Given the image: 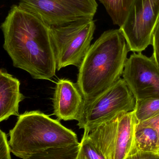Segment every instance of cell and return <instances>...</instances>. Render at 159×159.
I'll list each match as a JSON object with an SVG mask.
<instances>
[{"label": "cell", "instance_id": "obj_2", "mask_svg": "<svg viewBox=\"0 0 159 159\" xmlns=\"http://www.w3.org/2000/svg\"><path fill=\"white\" fill-rule=\"evenodd\" d=\"M129 50L120 29L104 32L91 45L77 82L85 101L99 96L121 78Z\"/></svg>", "mask_w": 159, "mask_h": 159}, {"label": "cell", "instance_id": "obj_7", "mask_svg": "<svg viewBox=\"0 0 159 159\" xmlns=\"http://www.w3.org/2000/svg\"><path fill=\"white\" fill-rule=\"evenodd\" d=\"M18 5L50 27L93 19L98 6L96 0H19Z\"/></svg>", "mask_w": 159, "mask_h": 159}, {"label": "cell", "instance_id": "obj_12", "mask_svg": "<svg viewBox=\"0 0 159 159\" xmlns=\"http://www.w3.org/2000/svg\"><path fill=\"white\" fill-rule=\"evenodd\" d=\"M135 139L138 151L159 155V134L154 127L137 123L135 129Z\"/></svg>", "mask_w": 159, "mask_h": 159}, {"label": "cell", "instance_id": "obj_13", "mask_svg": "<svg viewBox=\"0 0 159 159\" xmlns=\"http://www.w3.org/2000/svg\"><path fill=\"white\" fill-rule=\"evenodd\" d=\"M113 23L121 27L124 24L133 0H99Z\"/></svg>", "mask_w": 159, "mask_h": 159}, {"label": "cell", "instance_id": "obj_4", "mask_svg": "<svg viewBox=\"0 0 159 159\" xmlns=\"http://www.w3.org/2000/svg\"><path fill=\"white\" fill-rule=\"evenodd\" d=\"M95 29L93 19L50 27L57 70L70 65L79 69L91 46Z\"/></svg>", "mask_w": 159, "mask_h": 159}, {"label": "cell", "instance_id": "obj_17", "mask_svg": "<svg viewBox=\"0 0 159 159\" xmlns=\"http://www.w3.org/2000/svg\"><path fill=\"white\" fill-rule=\"evenodd\" d=\"M11 149L5 133L0 130V159H11Z\"/></svg>", "mask_w": 159, "mask_h": 159}, {"label": "cell", "instance_id": "obj_20", "mask_svg": "<svg viewBox=\"0 0 159 159\" xmlns=\"http://www.w3.org/2000/svg\"><path fill=\"white\" fill-rule=\"evenodd\" d=\"M139 123H142V124H145V125H149V126L154 127L157 131L159 137V116L156 117L151 119L146 120V121L140 122Z\"/></svg>", "mask_w": 159, "mask_h": 159}, {"label": "cell", "instance_id": "obj_14", "mask_svg": "<svg viewBox=\"0 0 159 159\" xmlns=\"http://www.w3.org/2000/svg\"><path fill=\"white\" fill-rule=\"evenodd\" d=\"M138 123L159 116V98L136 100L134 110Z\"/></svg>", "mask_w": 159, "mask_h": 159}, {"label": "cell", "instance_id": "obj_6", "mask_svg": "<svg viewBox=\"0 0 159 159\" xmlns=\"http://www.w3.org/2000/svg\"><path fill=\"white\" fill-rule=\"evenodd\" d=\"M136 102L125 80L120 78L99 96L85 101L77 125L90 133L120 113L134 111Z\"/></svg>", "mask_w": 159, "mask_h": 159}, {"label": "cell", "instance_id": "obj_11", "mask_svg": "<svg viewBox=\"0 0 159 159\" xmlns=\"http://www.w3.org/2000/svg\"><path fill=\"white\" fill-rule=\"evenodd\" d=\"M19 80L7 73L0 70V121L7 120L12 116H19L20 102L24 96L20 90Z\"/></svg>", "mask_w": 159, "mask_h": 159}, {"label": "cell", "instance_id": "obj_5", "mask_svg": "<svg viewBox=\"0 0 159 159\" xmlns=\"http://www.w3.org/2000/svg\"><path fill=\"white\" fill-rule=\"evenodd\" d=\"M138 121L134 111L123 112L89 133L105 159H125L138 152L135 132Z\"/></svg>", "mask_w": 159, "mask_h": 159}, {"label": "cell", "instance_id": "obj_8", "mask_svg": "<svg viewBox=\"0 0 159 159\" xmlns=\"http://www.w3.org/2000/svg\"><path fill=\"white\" fill-rule=\"evenodd\" d=\"M159 21V0H133L123 25L119 29L130 51L141 53L152 44Z\"/></svg>", "mask_w": 159, "mask_h": 159}, {"label": "cell", "instance_id": "obj_1", "mask_svg": "<svg viewBox=\"0 0 159 159\" xmlns=\"http://www.w3.org/2000/svg\"><path fill=\"white\" fill-rule=\"evenodd\" d=\"M50 26L37 16L21 8L10 7L1 28L3 48L16 68L33 79L49 80L56 75V57L50 37Z\"/></svg>", "mask_w": 159, "mask_h": 159}, {"label": "cell", "instance_id": "obj_10", "mask_svg": "<svg viewBox=\"0 0 159 159\" xmlns=\"http://www.w3.org/2000/svg\"><path fill=\"white\" fill-rule=\"evenodd\" d=\"M84 103L85 99L77 83L65 79L57 82L53 106L54 115L59 120H77Z\"/></svg>", "mask_w": 159, "mask_h": 159}, {"label": "cell", "instance_id": "obj_3", "mask_svg": "<svg viewBox=\"0 0 159 159\" xmlns=\"http://www.w3.org/2000/svg\"><path fill=\"white\" fill-rule=\"evenodd\" d=\"M9 135L11 153L22 159L80 143L76 134L63 126L58 120L53 119L38 110L20 115Z\"/></svg>", "mask_w": 159, "mask_h": 159}, {"label": "cell", "instance_id": "obj_19", "mask_svg": "<svg viewBox=\"0 0 159 159\" xmlns=\"http://www.w3.org/2000/svg\"><path fill=\"white\" fill-rule=\"evenodd\" d=\"M125 159H159V155L149 152L138 151Z\"/></svg>", "mask_w": 159, "mask_h": 159}, {"label": "cell", "instance_id": "obj_18", "mask_svg": "<svg viewBox=\"0 0 159 159\" xmlns=\"http://www.w3.org/2000/svg\"><path fill=\"white\" fill-rule=\"evenodd\" d=\"M152 45L153 47L152 57L159 67V21L153 33Z\"/></svg>", "mask_w": 159, "mask_h": 159}, {"label": "cell", "instance_id": "obj_16", "mask_svg": "<svg viewBox=\"0 0 159 159\" xmlns=\"http://www.w3.org/2000/svg\"><path fill=\"white\" fill-rule=\"evenodd\" d=\"M78 145L49 149L44 153L35 155L30 159H75L78 151Z\"/></svg>", "mask_w": 159, "mask_h": 159}, {"label": "cell", "instance_id": "obj_9", "mask_svg": "<svg viewBox=\"0 0 159 159\" xmlns=\"http://www.w3.org/2000/svg\"><path fill=\"white\" fill-rule=\"evenodd\" d=\"M122 76L136 100L159 98V67L152 57L131 55Z\"/></svg>", "mask_w": 159, "mask_h": 159}, {"label": "cell", "instance_id": "obj_15", "mask_svg": "<svg viewBox=\"0 0 159 159\" xmlns=\"http://www.w3.org/2000/svg\"><path fill=\"white\" fill-rule=\"evenodd\" d=\"M89 133L84 131L75 159H105L91 141Z\"/></svg>", "mask_w": 159, "mask_h": 159}]
</instances>
